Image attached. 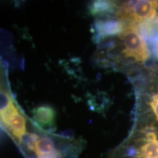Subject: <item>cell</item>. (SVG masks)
Returning <instances> with one entry per match:
<instances>
[{
	"label": "cell",
	"mask_w": 158,
	"mask_h": 158,
	"mask_svg": "<svg viewBox=\"0 0 158 158\" xmlns=\"http://www.w3.org/2000/svg\"><path fill=\"white\" fill-rule=\"evenodd\" d=\"M141 135H132L120 145L110 158H158V135L154 130L141 132Z\"/></svg>",
	"instance_id": "7a4b0ae2"
},
{
	"label": "cell",
	"mask_w": 158,
	"mask_h": 158,
	"mask_svg": "<svg viewBox=\"0 0 158 158\" xmlns=\"http://www.w3.org/2000/svg\"><path fill=\"white\" fill-rule=\"evenodd\" d=\"M33 121L42 129L50 130L56 123V113L50 106L43 105L33 109Z\"/></svg>",
	"instance_id": "8992f818"
},
{
	"label": "cell",
	"mask_w": 158,
	"mask_h": 158,
	"mask_svg": "<svg viewBox=\"0 0 158 158\" xmlns=\"http://www.w3.org/2000/svg\"><path fill=\"white\" fill-rule=\"evenodd\" d=\"M122 24L121 32L117 35L122 45V55L137 62H146L149 57V51L138 25L128 22H122Z\"/></svg>",
	"instance_id": "277c9868"
},
{
	"label": "cell",
	"mask_w": 158,
	"mask_h": 158,
	"mask_svg": "<svg viewBox=\"0 0 158 158\" xmlns=\"http://www.w3.org/2000/svg\"><path fill=\"white\" fill-rule=\"evenodd\" d=\"M158 1L140 0L127 1L117 5L114 14L116 19L122 21L140 25L151 21L155 16Z\"/></svg>",
	"instance_id": "3957f363"
},
{
	"label": "cell",
	"mask_w": 158,
	"mask_h": 158,
	"mask_svg": "<svg viewBox=\"0 0 158 158\" xmlns=\"http://www.w3.org/2000/svg\"><path fill=\"white\" fill-rule=\"evenodd\" d=\"M157 23H158V17H157Z\"/></svg>",
	"instance_id": "ba28073f"
},
{
	"label": "cell",
	"mask_w": 158,
	"mask_h": 158,
	"mask_svg": "<svg viewBox=\"0 0 158 158\" xmlns=\"http://www.w3.org/2000/svg\"><path fill=\"white\" fill-rule=\"evenodd\" d=\"M15 102L10 84L7 64L0 56V115Z\"/></svg>",
	"instance_id": "5b68a950"
},
{
	"label": "cell",
	"mask_w": 158,
	"mask_h": 158,
	"mask_svg": "<svg viewBox=\"0 0 158 158\" xmlns=\"http://www.w3.org/2000/svg\"><path fill=\"white\" fill-rule=\"evenodd\" d=\"M150 106H151L156 118L158 120V94H156L152 97L151 102H150Z\"/></svg>",
	"instance_id": "52a82bcc"
},
{
	"label": "cell",
	"mask_w": 158,
	"mask_h": 158,
	"mask_svg": "<svg viewBox=\"0 0 158 158\" xmlns=\"http://www.w3.org/2000/svg\"><path fill=\"white\" fill-rule=\"evenodd\" d=\"M17 147L24 158H78L84 141L42 129L33 121Z\"/></svg>",
	"instance_id": "6da1fadb"
}]
</instances>
